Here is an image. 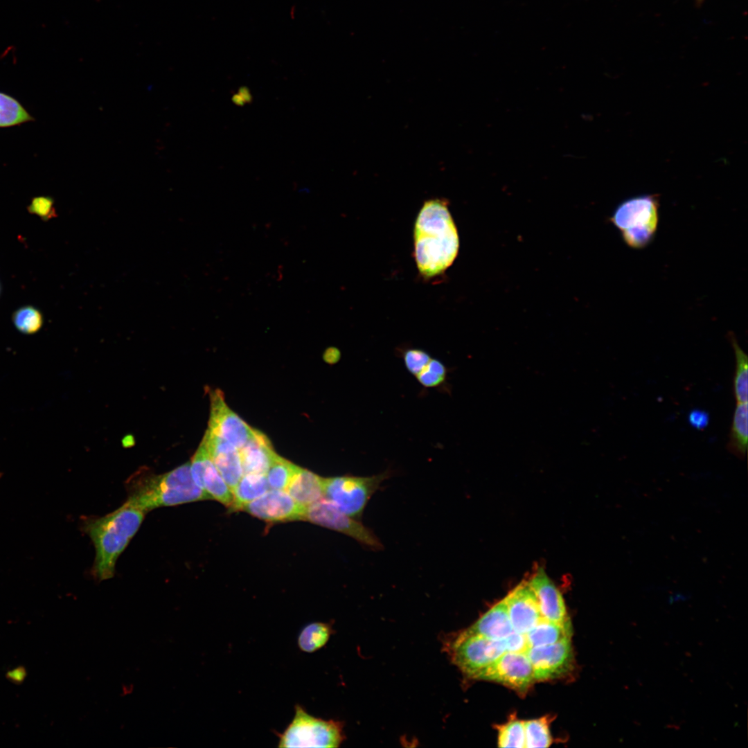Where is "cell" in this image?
Masks as SVG:
<instances>
[{
    "label": "cell",
    "mask_w": 748,
    "mask_h": 748,
    "mask_svg": "<svg viewBox=\"0 0 748 748\" xmlns=\"http://www.w3.org/2000/svg\"><path fill=\"white\" fill-rule=\"evenodd\" d=\"M413 241L416 266L423 277L439 276L452 265L459 238L446 200L424 202L416 220Z\"/></svg>",
    "instance_id": "obj_1"
},
{
    "label": "cell",
    "mask_w": 748,
    "mask_h": 748,
    "mask_svg": "<svg viewBox=\"0 0 748 748\" xmlns=\"http://www.w3.org/2000/svg\"><path fill=\"white\" fill-rule=\"evenodd\" d=\"M145 513L123 504L114 511L84 522V531L93 542L96 557L92 569L99 581L112 578L119 555L140 528Z\"/></svg>",
    "instance_id": "obj_2"
},
{
    "label": "cell",
    "mask_w": 748,
    "mask_h": 748,
    "mask_svg": "<svg viewBox=\"0 0 748 748\" xmlns=\"http://www.w3.org/2000/svg\"><path fill=\"white\" fill-rule=\"evenodd\" d=\"M211 499L193 481L190 462L162 474H143L134 477L129 483L128 497L130 505L145 513L154 508Z\"/></svg>",
    "instance_id": "obj_3"
},
{
    "label": "cell",
    "mask_w": 748,
    "mask_h": 748,
    "mask_svg": "<svg viewBox=\"0 0 748 748\" xmlns=\"http://www.w3.org/2000/svg\"><path fill=\"white\" fill-rule=\"evenodd\" d=\"M611 222L628 247L644 248L652 242L658 227V199L648 195L628 199L615 209Z\"/></svg>",
    "instance_id": "obj_4"
},
{
    "label": "cell",
    "mask_w": 748,
    "mask_h": 748,
    "mask_svg": "<svg viewBox=\"0 0 748 748\" xmlns=\"http://www.w3.org/2000/svg\"><path fill=\"white\" fill-rule=\"evenodd\" d=\"M277 735L279 747H337L344 740L341 722L315 718L298 704L292 722Z\"/></svg>",
    "instance_id": "obj_5"
},
{
    "label": "cell",
    "mask_w": 748,
    "mask_h": 748,
    "mask_svg": "<svg viewBox=\"0 0 748 748\" xmlns=\"http://www.w3.org/2000/svg\"><path fill=\"white\" fill-rule=\"evenodd\" d=\"M389 477V471H385L368 477L344 475L323 478V499L358 519L373 495Z\"/></svg>",
    "instance_id": "obj_6"
},
{
    "label": "cell",
    "mask_w": 748,
    "mask_h": 748,
    "mask_svg": "<svg viewBox=\"0 0 748 748\" xmlns=\"http://www.w3.org/2000/svg\"><path fill=\"white\" fill-rule=\"evenodd\" d=\"M448 649L453 663L472 679L506 652L504 639H490L467 629L452 640Z\"/></svg>",
    "instance_id": "obj_7"
},
{
    "label": "cell",
    "mask_w": 748,
    "mask_h": 748,
    "mask_svg": "<svg viewBox=\"0 0 748 748\" xmlns=\"http://www.w3.org/2000/svg\"><path fill=\"white\" fill-rule=\"evenodd\" d=\"M304 520L345 534L372 549H381L376 535L356 519L322 499L306 508Z\"/></svg>",
    "instance_id": "obj_8"
},
{
    "label": "cell",
    "mask_w": 748,
    "mask_h": 748,
    "mask_svg": "<svg viewBox=\"0 0 748 748\" xmlns=\"http://www.w3.org/2000/svg\"><path fill=\"white\" fill-rule=\"evenodd\" d=\"M473 679L503 684L525 692L535 680L532 664L524 652H505Z\"/></svg>",
    "instance_id": "obj_9"
},
{
    "label": "cell",
    "mask_w": 748,
    "mask_h": 748,
    "mask_svg": "<svg viewBox=\"0 0 748 748\" xmlns=\"http://www.w3.org/2000/svg\"><path fill=\"white\" fill-rule=\"evenodd\" d=\"M526 653L532 664L535 680L559 677L571 670L573 654L570 639L528 648Z\"/></svg>",
    "instance_id": "obj_10"
},
{
    "label": "cell",
    "mask_w": 748,
    "mask_h": 748,
    "mask_svg": "<svg viewBox=\"0 0 748 748\" xmlns=\"http://www.w3.org/2000/svg\"><path fill=\"white\" fill-rule=\"evenodd\" d=\"M210 431L222 438L239 450L253 434L250 427L226 405L221 391L211 393Z\"/></svg>",
    "instance_id": "obj_11"
},
{
    "label": "cell",
    "mask_w": 748,
    "mask_h": 748,
    "mask_svg": "<svg viewBox=\"0 0 748 748\" xmlns=\"http://www.w3.org/2000/svg\"><path fill=\"white\" fill-rule=\"evenodd\" d=\"M241 510L264 521L277 522L304 520L306 507L296 503L285 490L272 489Z\"/></svg>",
    "instance_id": "obj_12"
},
{
    "label": "cell",
    "mask_w": 748,
    "mask_h": 748,
    "mask_svg": "<svg viewBox=\"0 0 748 748\" xmlns=\"http://www.w3.org/2000/svg\"><path fill=\"white\" fill-rule=\"evenodd\" d=\"M190 472L195 483L211 499L231 506L232 491L215 466L203 440L190 462Z\"/></svg>",
    "instance_id": "obj_13"
},
{
    "label": "cell",
    "mask_w": 748,
    "mask_h": 748,
    "mask_svg": "<svg viewBox=\"0 0 748 748\" xmlns=\"http://www.w3.org/2000/svg\"><path fill=\"white\" fill-rule=\"evenodd\" d=\"M504 599L515 632L526 634L543 619L537 599L528 581L521 582Z\"/></svg>",
    "instance_id": "obj_14"
},
{
    "label": "cell",
    "mask_w": 748,
    "mask_h": 748,
    "mask_svg": "<svg viewBox=\"0 0 748 748\" xmlns=\"http://www.w3.org/2000/svg\"><path fill=\"white\" fill-rule=\"evenodd\" d=\"M202 440L215 466L232 491L244 474L240 450L208 429Z\"/></svg>",
    "instance_id": "obj_15"
},
{
    "label": "cell",
    "mask_w": 748,
    "mask_h": 748,
    "mask_svg": "<svg viewBox=\"0 0 748 748\" xmlns=\"http://www.w3.org/2000/svg\"><path fill=\"white\" fill-rule=\"evenodd\" d=\"M537 599L543 618L562 623L567 621L563 598L542 568H539L528 581Z\"/></svg>",
    "instance_id": "obj_16"
},
{
    "label": "cell",
    "mask_w": 748,
    "mask_h": 748,
    "mask_svg": "<svg viewBox=\"0 0 748 748\" xmlns=\"http://www.w3.org/2000/svg\"><path fill=\"white\" fill-rule=\"evenodd\" d=\"M240 454L244 474H266L276 455L267 436L255 429Z\"/></svg>",
    "instance_id": "obj_17"
},
{
    "label": "cell",
    "mask_w": 748,
    "mask_h": 748,
    "mask_svg": "<svg viewBox=\"0 0 748 748\" xmlns=\"http://www.w3.org/2000/svg\"><path fill=\"white\" fill-rule=\"evenodd\" d=\"M467 630L492 640H501L514 632L504 599L501 600Z\"/></svg>",
    "instance_id": "obj_18"
},
{
    "label": "cell",
    "mask_w": 748,
    "mask_h": 748,
    "mask_svg": "<svg viewBox=\"0 0 748 748\" xmlns=\"http://www.w3.org/2000/svg\"><path fill=\"white\" fill-rule=\"evenodd\" d=\"M285 491L296 503L307 508L323 499V478L299 467Z\"/></svg>",
    "instance_id": "obj_19"
},
{
    "label": "cell",
    "mask_w": 748,
    "mask_h": 748,
    "mask_svg": "<svg viewBox=\"0 0 748 748\" xmlns=\"http://www.w3.org/2000/svg\"><path fill=\"white\" fill-rule=\"evenodd\" d=\"M269 490L266 474H243L232 490L233 510H241L243 506L259 498Z\"/></svg>",
    "instance_id": "obj_20"
},
{
    "label": "cell",
    "mask_w": 748,
    "mask_h": 748,
    "mask_svg": "<svg viewBox=\"0 0 748 748\" xmlns=\"http://www.w3.org/2000/svg\"><path fill=\"white\" fill-rule=\"evenodd\" d=\"M571 624L567 621L558 623L541 620L525 635L529 648L550 645L565 639H571Z\"/></svg>",
    "instance_id": "obj_21"
},
{
    "label": "cell",
    "mask_w": 748,
    "mask_h": 748,
    "mask_svg": "<svg viewBox=\"0 0 748 748\" xmlns=\"http://www.w3.org/2000/svg\"><path fill=\"white\" fill-rule=\"evenodd\" d=\"M747 402L737 403L734 411L727 449L740 459H744L747 447Z\"/></svg>",
    "instance_id": "obj_22"
},
{
    "label": "cell",
    "mask_w": 748,
    "mask_h": 748,
    "mask_svg": "<svg viewBox=\"0 0 748 748\" xmlns=\"http://www.w3.org/2000/svg\"><path fill=\"white\" fill-rule=\"evenodd\" d=\"M729 338L733 346L736 357V371L733 380V391L737 403L747 402L748 395V358L739 346L732 332Z\"/></svg>",
    "instance_id": "obj_23"
},
{
    "label": "cell",
    "mask_w": 748,
    "mask_h": 748,
    "mask_svg": "<svg viewBox=\"0 0 748 748\" xmlns=\"http://www.w3.org/2000/svg\"><path fill=\"white\" fill-rule=\"evenodd\" d=\"M332 632L331 625L328 623L316 622L308 624L299 636V648L305 652H315L326 644Z\"/></svg>",
    "instance_id": "obj_24"
},
{
    "label": "cell",
    "mask_w": 748,
    "mask_h": 748,
    "mask_svg": "<svg viewBox=\"0 0 748 748\" xmlns=\"http://www.w3.org/2000/svg\"><path fill=\"white\" fill-rule=\"evenodd\" d=\"M34 121V118L15 98L0 92V127H8Z\"/></svg>",
    "instance_id": "obj_25"
},
{
    "label": "cell",
    "mask_w": 748,
    "mask_h": 748,
    "mask_svg": "<svg viewBox=\"0 0 748 748\" xmlns=\"http://www.w3.org/2000/svg\"><path fill=\"white\" fill-rule=\"evenodd\" d=\"M298 468L299 466L276 454L266 473L269 488L285 490Z\"/></svg>",
    "instance_id": "obj_26"
},
{
    "label": "cell",
    "mask_w": 748,
    "mask_h": 748,
    "mask_svg": "<svg viewBox=\"0 0 748 748\" xmlns=\"http://www.w3.org/2000/svg\"><path fill=\"white\" fill-rule=\"evenodd\" d=\"M549 716L524 721L525 747H548L552 738L549 731Z\"/></svg>",
    "instance_id": "obj_27"
},
{
    "label": "cell",
    "mask_w": 748,
    "mask_h": 748,
    "mask_svg": "<svg viewBox=\"0 0 748 748\" xmlns=\"http://www.w3.org/2000/svg\"><path fill=\"white\" fill-rule=\"evenodd\" d=\"M12 320L17 330L25 335L37 332L44 323L40 310L33 305H24L16 310Z\"/></svg>",
    "instance_id": "obj_28"
},
{
    "label": "cell",
    "mask_w": 748,
    "mask_h": 748,
    "mask_svg": "<svg viewBox=\"0 0 748 748\" xmlns=\"http://www.w3.org/2000/svg\"><path fill=\"white\" fill-rule=\"evenodd\" d=\"M499 747H525L524 721L511 718L506 723L497 726Z\"/></svg>",
    "instance_id": "obj_29"
},
{
    "label": "cell",
    "mask_w": 748,
    "mask_h": 748,
    "mask_svg": "<svg viewBox=\"0 0 748 748\" xmlns=\"http://www.w3.org/2000/svg\"><path fill=\"white\" fill-rule=\"evenodd\" d=\"M447 374L445 365L440 360L431 357L416 378L423 387L438 388L446 382Z\"/></svg>",
    "instance_id": "obj_30"
},
{
    "label": "cell",
    "mask_w": 748,
    "mask_h": 748,
    "mask_svg": "<svg viewBox=\"0 0 748 748\" xmlns=\"http://www.w3.org/2000/svg\"><path fill=\"white\" fill-rule=\"evenodd\" d=\"M402 357L405 368L415 377L432 357L426 350L416 348L404 350Z\"/></svg>",
    "instance_id": "obj_31"
},
{
    "label": "cell",
    "mask_w": 748,
    "mask_h": 748,
    "mask_svg": "<svg viewBox=\"0 0 748 748\" xmlns=\"http://www.w3.org/2000/svg\"><path fill=\"white\" fill-rule=\"evenodd\" d=\"M27 209L30 213L39 216L44 221H48L57 216L54 199L49 196L33 197Z\"/></svg>",
    "instance_id": "obj_32"
},
{
    "label": "cell",
    "mask_w": 748,
    "mask_h": 748,
    "mask_svg": "<svg viewBox=\"0 0 748 748\" xmlns=\"http://www.w3.org/2000/svg\"><path fill=\"white\" fill-rule=\"evenodd\" d=\"M506 652H524L528 649L525 634L513 632L504 639Z\"/></svg>",
    "instance_id": "obj_33"
},
{
    "label": "cell",
    "mask_w": 748,
    "mask_h": 748,
    "mask_svg": "<svg viewBox=\"0 0 748 748\" xmlns=\"http://www.w3.org/2000/svg\"><path fill=\"white\" fill-rule=\"evenodd\" d=\"M709 414L704 410L695 409L691 410L688 415V423L699 430L706 428L709 423Z\"/></svg>",
    "instance_id": "obj_34"
},
{
    "label": "cell",
    "mask_w": 748,
    "mask_h": 748,
    "mask_svg": "<svg viewBox=\"0 0 748 748\" xmlns=\"http://www.w3.org/2000/svg\"><path fill=\"white\" fill-rule=\"evenodd\" d=\"M325 360L329 363L336 362L340 356V353L337 348H331L326 350L324 354Z\"/></svg>",
    "instance_id": "obj_35"
},
{
    "label": "cell",
    "mask_w": 748,
    "mask_h": 748,
    "mask_svg": "<svg viewBox=\"0 0 748 748\" xmlns=\"http://www.w3.org/2000/svg\"><path fill=\"white\" fill-rule=\"evenodd\" d=\"M695 3H696V5L697 6H700L703 3V2L704 1V0H695Z\"/></svg>",
    "instance_id": "obj_36"
},
{
    "label": "cell",
    "mask_w": 748,
    "mask_h": 748,
    "mask_svg": "<svg viewBox=\"0 0 748 748\" xmlns=\"http://www.w3.org/2000/svg\"><path fill=\"white\" fill-rule=\"evenodd\" d=\"M0 290H1V287H0Z\"/></svg>",
    "instance_id": "obj_37"
}]
</instances>
